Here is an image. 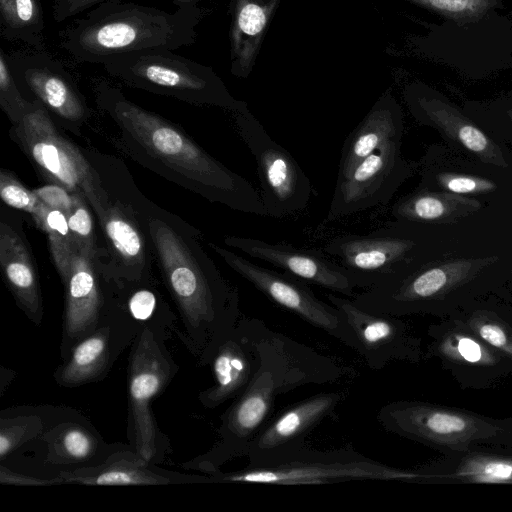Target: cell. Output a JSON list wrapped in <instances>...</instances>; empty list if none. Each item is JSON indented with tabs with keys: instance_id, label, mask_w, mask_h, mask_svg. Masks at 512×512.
I'll return each mask as SVG.
<instances>
[{
	"instance_id": "1",
	"label": "cell",
	"mask_w": 512,
	"mask_h": 512,
	"mask_svg": "<svg viewBox=\"0 0 512 512\" xmlns=\"http://www.w3.org/2000/svg\"><path fill=\"white\" fill-rule=\"evenodd\" d=\"M511 273L512 207L486 206L460 221L426 258L353 301L373 312L441 318L494 294Z\"/></svg>"
},
{
	"instance_id": "2",
	"label": "cell",
	"mask_w": 512,
	"mask_h": 512,
	"mask_svg": "<svg viewBox=\"0 0 512 512\" xmlns=\"http://www.w3.org/2000/svg\"><path fill=\"white\" fill-rule=\"evenodd\" d=\"M260 365L246 389L220 417L217 440L205 453L182 464L205 474L246 457L252 440L273 417L277 398L304 385L339 382L352 368L258 322Z\"/></svg>"
},
{
	"instance_id": "3",
	"label": "cell",
	"mask_w": 512,
	"mask_h": 512,
	"mask_svg": "<svg viewBox=\"0 0 512 512\" xmlns=\"http://www.w3.org/2000/svg\"><path fill=\"white\" fill-rule=\"evenodd\" d=\"M150 231L180 316L174 333L198 366L209 365L240 318L238 291L210 262H199L165 223L150 222Z\"/></svg>"
},
{
	"instance_id": "4",
	"label": "cell",
	"mask_w": 512,
	"mask_h": 512,
	"mask_svg": "<svg viewBox=\"0 0 512 512\" xmlns=\"http://www.w3.org/2000/svg\"><path fill=\"white\" fill-rule=\"evenodd\" d=\"M204 14L197 6L169 13L126 0H109L61 31V46L77 62L91 64L137 51L175 50L195 42V28Z\"/></svg>"
},
{
	"instance_id": "5",
	"label": "cell",
	"mask_w": 512,
	"mask_h": 512,
	"mask_svg": "<svg viewBox=\"0 0 512 512\" xmlns=\"http://www.w3.org/2000/svg\"><path fill=\"white\" fill-rule=\"evenodd\" d=\"M98 101L151 154L198 184L208 196L235 210L267 216L260 193L161 117L127 100L107 84Z\"/></svg>"
},
{
	"instance_id": "6",
	"label": "cell",
	"mask_w": 512,
	"mask_h": 512,
	"mask_svg": "<svg viewBox=\"0 0 512 512\" xmlns=\"http://www.w3.org/2000/svg\"><path fill=\"white\" fill-rule=\"evenodd\" d=\"M377 421L385 431L442 455L484 446L512 447V418H494L459 407L396 400L379 409Z\"/></svg>"
},
{
	"instance_id": "7",
	"label": "cell",
	"mask_w": 512,
	"mask_h": 512,
	"mask_svg": "<svg viewBox=\"0 0 512 512\" xmlns=\"http://www.w3.org/2000/svg\"><path fill=\"white\" fill-rule=\"evenodd\" d=\"M396 220L368 234L329 241L325 253L337 258L356 288L369 289L423 260L457 227Z\"/></svg>"
},
{
	"instance_id": "8",
	"label": "cell",
	"mask_w": 512,
	"mask_h": 512,
	"mask_svg": "<svg viewBox=\"0 0 512 512\" xmlns=\"http://www.w3.org/2000/svg\"><path fill=\"white\" fill-rule=\"evenodd\" d=\"M207 483H252L269 485H318L354 480L399 481L421 484L418 467L403 469L378 462L353 448L329 451L303 447L278 461L206 474Z\"/></svg>"
},
{
	"instance_id": "9",
	"label": "cell",
	"mask_w": 512,
	"mask_h": 512,
	"mask_svg": "<svg viewBox=\"0 0 512 512\" xmlns=\"http://www.w3.org/2000/svg\"><path fill=\"white\" fill-rule=\"evenodd\" d=\"M170 335L142 328L130 346L127 366L128 437L143 459L160 464L170 454L169 438L161 431L152 402L176 376L179 366L166 341Z\"/></svg>"
},
{
	"instance_id": "10",
	"label": "cell",
	"mask_w": 512,
	"mask_h": 512,
	"mask_svg": "<svg viewBox=\"0 0 512 512\" xmlns=\"http://www.w3.org/2000/svg\"><path fill=\"white\" fill-rule=\"evenodd\" d=\"M167 49L143 50L108 58L106 72L145 90L195 102L222 105L236 112L244 107L232 99L214 72Z\"/></svg>"
},
{
	"instance_id": "11",
	"label": "cell",
	"mask_w": 512,
	"mask_h": 512,
	"mask_svg": "<svg viewBox=\"0 0 512 512\" xmlns=\"http://www.w3.org/2000/svg\"><path fill=\"white\" fill-rule=\"evenodd\" d=\"M236 124L255 158L267 216L282 218L303 210L310 201L312 186L295 158L270 137L247 108L237 111Z\"/></svg>"
},
{
	"instance_id": "12",
	"label": "cell",
	"mask_w": 512,
	"mask_h": 512,
	"mask_svg": "<svg viewBox=\"0 0 512 512\" xmlns=\"http://www.w3.org/2000/svg\"><path fill=\"white\" fill-rule=\"evenodd\" d=\"M418 186L512 207V170L464 154L444 142L429 145L418 161Z\"/></svg>"
},
{
	"instance_id": "13",
	"label": "cell",
	"mask_w": 512,
	"mask_h": 512,
	"mask_svg": "<svg viewBox=\"0 0 512 512\" xmlns=\"http://www.w3.org/2000/svg\"><path fill=\"white\" fill-rule=\"evenodd\" d=\"M33 102V108L17 124L26 151L46 175L69 192L88 198L98 215L103 216V192L88 162L59 134L45 106L37 99Z\"/></svg>"
},
{
	"instance_id": "14",
	"label": "cell",
	"mask_w": 512,
	"mask_h": 512,
	"mask_svg": "<svg viewBox=\"0 0 512 512\" xmlns=\"http://www.w3.org/2000/svg\"><path fill=\"white\" fill-rule=\"evenodd\" d=\"M427 335L425 360L436 359L463 389H490L512 375L504 357L452 316L429 325Z\"/></svg>"
},
{
	"instance_id": "15",
	"label": "cell",
	"mask_w": 512,
	"mask_h": 512,
	"mask_svg": "<svg viewBox=\"0 0 512 512\" xmlns=\"http://www.w3.org/2000/svg\"><path fill=\"white\" fill-rule=\"evenodd\" d=\"M215 252L242 278L275 304L355 350L353 333L341 312L320 300L308 283L287 273L261 267L252 261L211 244Z\"/></svg>"
},
{
	"instance_id": "16",
	"label": "cell",
	"mask_w": 512,
	"mask_h": 512,
	"mask_svg": "<svg viewBox=\"0 0 512 512\" xmlns=\"http://www.w3.org/2000/svg\"><path fill=\"white\" fill-rule=\"evenodd\" d=\"M405 98L413 118L436 130L444 143L483 162L512 170V148L491 136L447 96L427 85L414 84Z\"/></svg>"
},
{
	"instance_id": "17",
	"label": "cell",
	"mask_w": 512,
	"mask_h": 512,
	"mask_svg": "<svg viewBox=\"0 0 512 512\" xmlns=\"http://www.w3.org/2000/svg\"><path fill=\"white\" fill-rule=\"evenodd\" d=\"M401 142L382 146L337 178L327 221L386 204L418 171V162L405 159Z\"/></svg>"
},
{
	"instance_id": "18",
	"label": "cell",
	"mask_w": 512,
	"mask_h": 512,
	"mask_svg": "<svg viewBox=\"0 0 512 512\" xmlns=\"http://www.w3.org/2000/svg\"><path fill=\"white\" fill-rule=\"evenodd\" d=\"M327 299L343 315L353 333L355 351L370 369L381 370L397 361L418 364L425 360L422 339L402 316L365 310L335 294H328Z\"/></svg>"
},
{
	"instance_id": "19",
	"label": "cell",
	"mask_w": 512,
	"mask_h": 512,
	"mask_svg": "<svg viewBox=\"0 0 512 512\" xmlns=\"http://www.w3.org/2000/svg\"><path fill=\"white\" fill-rule=\"evenodd\" d=\"M140 330L121 308L110 303L96 329L79 340L68 358L56 368L55 382L61 387L74 388L105 379Z\"/></svg>"
},
{
	"instance_id": "20",
	"label": "cell",
	"mask_w": 512,
	"mask_h": 512,
	"mask_svg": "<svg viewBox=\"0 0 512 512\" xmlns=\"http://www.w3.org/2000/svg\"><path fill=\"white\" fill-rule=\"evenodd\" d=\"M348 395L347 389L321 392L280 410L250 443L248 464L278 461L301 450L307 445L306 437L325 419L336 416Z\"/></svg>"
},
{
	"instance_id": "21",
	"label": "cell",
	"mask_w": 512,
	"mask_h": 512,
	"mask_svg": "<svg viewBox=\"0 0 512 512\" xmlns=\"http://www.w3.org/2000/svg\"><path fill=\"white\" fill-rule=\"evenodd\" d=\"M31 443L38 447L40 463L53 470L54 477L62 472L99 465L116 451L128 447L105 442L88 418L65 407L57 408L44 432Z\"/></svg>"
},
{
	"instance_id": "22",
	"label": "cell",
	"mask_w": 512,
	"mask_h": 512,
	"mask_svg": "<svg viewBox=\"0 0 512 512\" xmlns=\"http://www.w3.org/2000/svg\"><path fill=\"white\" fill-rule=\"evenodd\" d=\"M258 318L240 317L217 347L209 365L213 383L200 391L198 400L215 409L239 396L249 385L260 365Z\"/></svg>"
},
{
	"instance_id": "23",
	"label": "cell",
	"mask_w": 512,
	"mask_h": 512,
	"mask_svg": "<svg viewBox=\"0 0 512 512\" xmlns=\"http://www.w3.org/2000/svg\"><path fill=\"white\" fill-rule=\"evenodd\" d=\"M224 242L250 257L270 263L307 283L345 296H352L356 288L348 271L319 251L296 248L282 243H270L251 237L228 236Z\"/></svg>"
},
{
	"instance_id": "24",
	"label": "cell",
	"mask_w": 512,
	"mask_h": 512,
	"mask_svg": "<svg viewBox=\"0 0 512 512\" xmlns=\"http://www.w3.org/2000/svg\"><path fill=\"white\" fill-rule=\"evenodd\" d=\"M6 56L15 80L24 84L46 108L69 121L84 118L82 96L61 62L43 52Z\"/></svg>"
},
{
	"instance_id": "25",
	"label": "cell",
	"mask_w": 512,
	"mask_h": 512,
	"mask_svg": "<svg viewBox=\"0 0 512 512\" xmlns=\"http://www.w3.org/2000/svg\"><path fill=\"white\" fill-rule=\"evenodd\" d=\"M90 256L76 252L71 263L63 313L60 358L65 361L75 344L93 332L110 303L101 295Z\"/></svg>"
},
{
	"instance_id": "26",
	"label": "cell",
	"mask_w": 512,
	"mask_h": 512,
	"mask_svg": "<svg viewBox=\"0 0 512 512\" xmlns=\"http://www.w3.org/2000/svg\"><path fill=\"white\" fill-rule=\"evenodd\" d=\"M418 467L421 485L512 484V447H476Z\"/></svg>"
},
{
	"instance_id": "27",
	"label": "cell",
	"mask_w": 512,
	"mask_h": 512,
	"mask_svg": "<svg viewBox=\"0 0 512 512\" xmlns=\"http://www.w3.org/2000/svg\"><path fill=\"white\" fill-rule=\"evenodd\" d=\"M56 485H168L207 483L206 475L165 470L135 452L131 445L113 453L103 463L62 472L53 477Z\"/></svg>"
},
{
	"instance_id": "28",
	"label": "cell",
	"mask_w": 512,
	"mask_h": 512,
	"mask_svg": "<svg viewBox=\"0 0 512 512\" xmlns=\"http://www.w3.org/2000/svg\"><path fill=\"white\" fill-rule=\"evenodd\" d=\"M403 132V115L398 103L391 97L379 100L346 138L337 178L346 175L359 161L382 146L401 142Z\"/></svg>"
},
{
	"instance_id": "29",
	"label": "cell",
	"mask_w": 512,
	"mask_h": 512,
	"mask_svg": "<svg viewBox=\"0 0 512 512\" xmlns=\"http://www.w3.org/2000/svg\"><path fill=\"white\" fill-rule=\"evenodd\" d=\"M0 263L17 304L35 325L43 319V303L30 255L18 234L5 222L0 224Z\"/></svg>"
},
{
	"instance_id": "30",
	"label": "cell",
	"mask_w": 512,
	"mask_h": 512,
	"mask_svg": "<svg viewBox=\"0 0 512 512\" xmlns=\"http://www.w3.org/2000/svg\"><path fill=\"white\" fill-rule=\"evenodd\" d=\"M479 200L417 186L392 207L396 220L444 225L460 222L486 207Z\"/></svg>"
},
{
	"instance_id": "31",
	"label": "cell",
	"mask_w": 512,
	"mask_h": 512,
	"mask_svg": "<svg viewBox=\"0 0 512 512\" xmlns=\"http://www.w3.org/2000/svg\"><path fill=\"white\" fill-rule=\"evenodd\" d=\"M449 316L474 332L512 366L511 302L489 294L467 303Z\"/></svg>"
},
{
	"instance_id": "32",
	"label": "cell",
	"mask_w": 512,
	"mask_h": 512,
	"mask_svg": "<svg viewBox=\"0 0 512 512\" xmlns=\"http://www.w3.org/2000/svg\"><path fill=\"white\" fill-rule=\"evenodd\" d=\"M58 407L33 406L0 412V462L36 440L49 425Z\"/></svg>"
},
{
	"instance_id": "33",
	"label": "cell",
	"mask_w": 512,
	"mask_h": 512,
	"mask_svg": "<svg viewBox=\"0 0 512 512\" xmlns=\"http://www.w3.org/2000/svg\"><path fill=\"white\" fill-rule=\"evenodd\" d=\"M1 36L40 48L44 40V17L39 0H0Z\"/></svg>"
},
{
	"instance_id": "34",
	"label": "cell",
	"mask_w": 512,
	"mask_h": 512,
	"mask_svg": "<svg viewBox=\"0 0 512 512\" xmlns=\"http://www.w3.org/2000/svg\"><path fill=\"white\" fill-rule=\"evenodd\" d=\"M121 308L140 329L148 327L171 335L176 329V316L162 304L154 291L137 289L124 300L123 304L115 303Z\"/></svg>"
},
{
	"instance_id": "35",
	"label": "cell",
	"mask_w": 512,
	"mask_h": 512,
	"mask_svg": "<svg viewBox=\"0 0 512 512\" xmlns=\"http://www.w3.org/2000/svg\"><path fill=\"white\" fill-rule=\"evenodd\" d=\"M463 109L491 136L512 148V95L489 101H466Z\"/></svg>"
},
{
	"instance_id": "36",
	"label": "cell",
	"mask_w": 512,
	"mask_h": 512,
	"mask_svg": "<svg viewBox=\"0 0 512 512\" xmlns=\"http://www.w3.org/2000/svg\"><path fill=\"white\" fill-rule=\"evenodd\" d=\"M40 228L48 236L56 269L65 285L69 278L72 259L77 252L69 229L67 214L47 206Z\"/></svg>"
},
{
	"instance_id": "37",
	"label": "cell",
	"mask_w": 512,
	"mask_h": 512,
	"mask_svg": "<svg viewBox=\"0 0 512 512\" xmlns=\"http://www.w3.org/2000/svg\"><path fill=\"white\" fill-rule=\"evenodd\" d=\"M103 217L106 234L127 265L141 261L143 242L133 224L116 207L106 210Z\"/></svg>"
},
{
	"instance_id": "38",
	"label": "cell",
	"mask_w": 512,
	"mask_h": 512,
	"mask_svg": "<svg viewBox=\"0 0 512 512\" xmlns=\"http://www.w3.org/2000/svg\"><path fill=\"white\" fill-rule=\"evenodd\" d=\"M457 24L478 22L501 0H410Z\"/></svg>"
},
{
	"instance_id": "39",
	"label": "cell",
	"mask_w": 512,
	"mask_h": 512,
	"mask_svg": "<svg viewBox=\"0 0 512 512\" xmlns=\"http://www.w3.org/2000/svg\"><path fill=\"white\" fill-rule=\"evenodd\" d=\"M0 196L7 205L30 213L36 225L41 227L47 205L37 197L33 190L24 187L5 170L0 172Z\"/></svg>"
},
{
	"instance_id": "40",
	"label": "cell",
	"mask_w": 512,
	"mask_h": 512,
	"mask_svg": "<svg viewBox=\"0 0 512 512\" xmlns=\"http://www.w3.org/2000/svg\"><path fill=\"white\" fill-rule=\"evenodd\" d=\"M0 105L16 124L34 105L21 95L3 49H0Z\"/></svg>"
},
{
	"instance_id": "41",
	"label": "cell",
	"mask_w": 512,
	"mask_h": 512,
	"mask_svg": "<svg viewBox=\"0 0 512 512\" xmlns=\"http://www.w3.org/2000/svg\"><path fill=\"white\" fill-rule=\"evenodd\" d=\"M67 220L76 251L93 257L95 253L93 223L83 195L75 193V203L67 215Z\"/></svg>"
},
{
	"instance_id": "42",
	"label": "cell",
	"mask_w": 512,
	"mask_h": 512,
	"mask_svg": "<svg viewBox=\"0 0 512 512\" xmlns=\"http://www.w3.org/2000/svg\"><path fill=\"white\" fill-rule=\"evenodd\" d=\"M33 191L48 207L61 210L67 215L75 203V193L69 194V191L59 184L43 186Z\"/></svg>"
},
{
	"instance_id": "43",
	"label": "cell",
	"mask_w": 512,
	"mask_h": 512,
	"mask_svg": "<svg viewBox=\"0 0 512 512\" xmlns=\"http://www.w3.org/2000/svg\"><path fill=\"white\" fill-rule=\"evenodd\" d=\"M266 24V15L262 7L255 3H245L237 15L238 29L247 35L260 33Z\"/></svg>"
},
{
	"instance_id": "44",
	"label": "cell",
	"mask_w": 512,
	"mask_h": 512,
	"mask_svg": "<svg viewBox=\"0 0 512 512\" xmlns=\"http://www.w3.org/2000/svg\"><path fill=\"white\" fill-rule=\"evenodd\" d=\"M109 0H54L52 16L60 23Z\"/></svg>"
},
{
	"instance_id": "45",
	"label": "cell",
	"mask_w": 512,
	"mask_h": 512,
	"mask_svg": "<svg viewBox=\"0 0 512 512\" xmlns=\"http://www.w3.org/2000/svg\"><path fill=\"white\" fill-rule=\"evenodd\" d=\"M0 483L2 485H16V486H51L56 485L53 478L37 477L26 474L24 472H17L6 466L3 462L0 465Z\"/></svg>"
},
{
	"instance_id": "46",
	"label": "cell",
	"mask_w": 512,
	"mask_h": 512,
	"mask_svg": "<svg viewBox=\"0 0 512 512\" xmlns=\"http://www.w3.org/2000/svg\"><path fill=\"white\" fill-rule=\"evenodd\" d=\"M0 371V396H2L11 381L15 378L16 372L4 366H1Z\"/></svg>"
},
{
	"instance_id": "47",
	"label": "cell",
	"mask_w": 512,
	"mask_h": 512,
	"mask_svg": "<svg viewBox=\"0 0 512 512\" xmlns=\"http://www.w3.org/2000/svg\"><path fill=\"white\" fill-rule=\"evenodd\" d=\"M494 294L512 303V273L508 280Z\"/></svg>"
},
{
	"instance_id": "48",
	"label": "cell",
	"mask_w": 512,
	"mask_h": 512,
	"mask_svg": "<svg viewBox=\"0 0 512 512\" xmlns=\"http://www.w3.org/2000/svg\"><path fill=\"white\" fill-rule=\"evenodd\" d=\"M171 3H173L177 8H188V7H195L197 6V3L204 1V0H167Z\"/></svg>"
}]
</instances>
